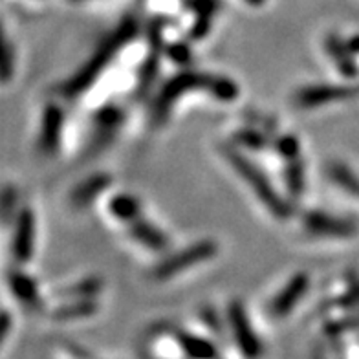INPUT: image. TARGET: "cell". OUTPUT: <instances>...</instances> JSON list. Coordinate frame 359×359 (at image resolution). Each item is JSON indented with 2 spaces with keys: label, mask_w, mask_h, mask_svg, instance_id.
<instances>
[{
  "label": "cell",
  "mask_w": 359,
  "mask_h": 359,
  "mask_svg": "<svg viewBox=\"0 0 359 359\" xmlns=\"http://www.w3.org/2000/svg\"><path fill=\"white\" fill-rule=\"evenodd\" d=\"M211 22H213V15H196L194 24L189 28V39L191 41H200L209 34L211 29Z\"/></svg>",
  "instance_id": "28"
},
{
  "label": "cell",
  "mask_w": 359,
  "mask_h": 359,
  "mask_svg": "<svg viewBox=\"0 0 359 359\" xmlns=\"http://www.w3.org/2000/svg\"><path fill=\"white\" fill-rule=\"evenodd\" d=\"M328 178L350 196L359 198V176L348 165L341 161H332L328 165Z\"/></svg>",
  "instance_id": "20"
},
{
  "label": "cell",
  "mask_w": 359,
  "mask_h": 359,
  "mask_svg": "<svg viewBox=\"0 0 359 359\" xmlns=\"http://www.w3.org/2000/svg\"><path fill=\"white\" fill-rule=\"evenodd\" d=\"M196 90L208 92L213 100L220 101V103H233L241 94L238 85L229 77L184 68L172 77H169L158 90L156 97L152 100L151 114H149L152 127H161L165 123L175 104L185 94L196 92Z\"/></svg>",
  "instance_id": "1"
},
{
  "label": "cell",
  "mask_w": 359,
  "mask_h": 359,
  "mask_svg": "<svg viewBox=\"0 0 359 359\" xmlns=\"http://www.w3.org/2000/svg\"><path fill=\"white\" fill-rule=\"evenodd\" d=\"M15 52H13V46H11L10 39L6 37L4 39V61H2V79L4 83H10L11 76H13V70H15Z\"/></svg>",
  "instance_id": "29"
},
{
  "label": "cell",
  "mask_w": 359,
  "mask_h": 359,
  "mask_svg": "<svg viewBox=\"0 0 359 359\" xmlns=\"http://www.w3.org/2000/svg\"><path fill=\"white\" fill-rule=\"evenodd\" d=\"M303 226L310 235L325 236V238H350L358 233L354 222L346 218L332 217L330 213L319 209H312L303 215Z\"/></svg>",
  "instance_id": "8"
},
{
  "label": "cell",
  "mask_w": 359,
  "mask_h": 359,
  "mask_svg": "<svg viewBox=\"0 0 359 359\" xmlns=\"http://www.w3.org/2000/svg\"><path fill=\"white\" fill-rule=\"evenodd\" d=\"M112 185V176L107 172H95V175L88 176L83 182L72 189L70 193V203L77 209H85L95 202L97 196L104 193Z\"/></svg>",
  "instance_id": "14"
},
{
  "label": "cell",
  "mask_w": 359,
  "mask_h": 359,
  "mask_svg": "<svg viewBox=\"0 0 359 359\" xmlns=\"http://www.w3.org/2000/svg\"><path fill=\"white\" fill-rule=\"evenodd\" d=\"M128 235L133 236L137 244H142L143 248L154 253H165L169 250V236L161 231L160 227L149 220H143L142 217L128 224Z\"/></svg>",
  "instance_id": "16"
},
{
  "label": "cell",
  "mask_w": 359,
  "mask_h": 359,
  "mask_svg": "<svg viewBox=\"0 0 359 359\" xmlns=\"http://www.w3.org/2000/svg\"><path fill=\"white\" fill-rule=\"evenodd\" d=\"M62 130H65V110L57 103H48L41 118L39 130V147L48 156L55 154L61 149Z\"/></svg>",
  "instance_id": "10"
},
{
  "label": "cell",
  "mask_w": 359,
  "mask_h": 359,
  "mask_svg": "<svg viewBox=\"0 0 359 359\" xmlns=\"http://www.w3.org/2000/svg\"><path fill=\"white\" fill-rule=\"evenodd\" d=\"M125 119V112L121 107L114 103H107L101 107L94 116V125H95V134H94V147L101 149L103 145L110 143L116 133L119 130L121 123Z\"/></svg>",
  "instance_id": "12"
},
{
  "label": "cell",
  "mask_w": 359,
  "mask_h": 359,
  "mask_svg": "<svg viewBox=\"0 0 359 359\" xmlns=\"http://www.w3.org/2000/svg\"><path fill=\"white\" fill-rule=\"evenodd\" d=\"M15 319L10 313V310H4L2 312V319H0V332H2V345H6V341L10 337V334L13 332Z\"/></svg>",
  "instance_id": "31"
},
{
  "label": "cell",
  "mask_w": 359,
  "mask_h": 359,
  "mask_svg": "<svg viewBox=\"0 0 359 359\" xmlns=\"http://www.w3.org/2000/svg\"><path fill=\"white\" fill-rule=\"evenodd\" d=\"M165 53L170 61L178 65V67H187L189 61L193 59V52L187 43H172L169 46H165Z\"/></svg>",
  "instance_id": "25"
},
{
  "label": "cell",
  "mask_w": 359,
  "mask_h": 359,
  "mask_svg": "<svg viewBox=\"0 0 359 359\" xmlns=\"http://www.w3.org/2000/svg\"><path fill=\"white\" fill-rule=\"evenodd\" d=\"M158 72H160V52H152L151 50V55L145 57V61L140 68V74H137L136 95L140 100L151 92L152 85L158 79Z\"/></svg>",
  "instance_id": "21"
},
{
  "label": "cell",
  "mask_w": 359,
  "mask_h": 359,
  "mask_svg": "<svg viewBox=\"0 0 359 359\" xmlns=\"http://www.w3.org/2000/svg\"><path fill=\"white\" fill-rule=\"evenodd\" d=\"M346 43H348V48L355 55H359V34L358 35H352L350 39H346Z\"/></svg>",
  "instance_id": "33"
},
{
  "label": "cell",
  "mask_w": 359,
  "mask_h": 359,
  "mask_svg": "<svg viewBox=\"0 0 359 359\" xmlns=\"http://www.w3.org/2000/svg\"><path fill=\"white\" fill-rule=\"evenodd\" d=\"M176 336H178L185 355L189 359H224L220 346L205 334L176 328Z\"/></svg>",
  "instance_id": "13"
},
{
  "label": "cell",
  "mask_w": 359,
  "mask_h": 359,
  "mask_svg": "<svg viewBox=\"0 0 359 359\" xmlns=\"http://www.w3.org/2000/svg\"><path fill=\"white\" fill-rule=\"evenodd\" d=\"M101 290H103V280L100 277H86V279L70 284L67 288L57 290L55 295L61 301H67V299H97Z\"/></svg>",
  "instance_id": "19"
},
{
  "label": "cell",
  "mask_w": 359,
  "mask_h": 359,
  "mask_svg": "<svg viewBox=\"0 0 359 359\" xmlns=\"http://www.w3.org/2000/svg\"><path fill=\"white\" fill-rule=\"evenodd\" d=\"M355 95H359V86L323 83V85H308L299 88L295 94V103L301 109H317L330 103L354 100Z\"/></svg>",
  "instance_id": "7"
},
{
  "label": "cell",
  "mask_w": 359,
  "mask_h": 359,
  "mask_svg": "<svg viewBox=\"0 0 359 359\" xmlns=\"http://www.w3.org/2000/svg\"><path fill=\"white\" fill-rule=\"evenodd\" d=\"M244 2H248L250 6H255V8H260V6L266 4V0H244Z\"/></svg>",
  "instance_id": "35"
},
{
  "label": "cell",
  "mask_w": 359,
  "mask_h": 359,
  "mask_svg": "<svg viewBox=\"0 0 359 359\" xmlns=\"http://www.w3.org/2000/svg\"><path fill=\"white\" fill-rule=\"evenodd\" d=\"M310 288V275L304 271L292 275L283 290L277 292L268 303V316L275 321H283L299 306Z\"/></svg>",
  "instance_id": "6"
},
{
  "label": "cell",
  "mask_w": 359,
  "mask_h": 359,
  "mask_svg": "<svg viewBox=\"0 0 359 359\" xmlns=\"http://www.w3.org/2000/svg\"><path fill=\"white\" fill-rule=\"evenodd\" d=\"M310 359H328V355H326L325 348H321V346H316V350L312 352V358Z\"/></svg>",
  "instance_id": "34"
},
{
  "label": "cell",
  "mask_w": 359,
  "mask_h": 359,
  "mask_svg": "<svg viewBox=\"0 0 359 359\" xmlns=\"http://www.w3.org/2000/svg\"><path fill=\"white\" fill-rule=\"evenodd\" d=\"M100 312V303L97 299H67L61 304L52 310V319L59 323L81 321V319H90Z\"/></svg>",
  "instance_id": "17"
},
{
  "label": "cell",
  "mask_w": 359,
  "mask_h": 359,
  "mask_svg": "<svg viewBox=\"0 0 359 359\" xmlns=\"http://www.w3.org/2000/svg\"><path fill=\"white\" fill-rule=\"evenodd\" d=\"M345 283H346V290L352 293V297H354L359 304V273L358 271H352V269H350V271H346Z\"/></svg>",
  "instance_id": "32"
},
{
  "label": "cell",
  "mask_w": 359,
  "mask_h": 359,
  "mask_svg": "<svg viewBox=\"0 0 359 359\" xmlns=\"http://www.w3.org/2000/svg\"><path fill=\"white\" fill-rule=\"evenodd\" d=\"M15 208H17V189L13 185H6L2 191V215H4V224H10V218L15 220Z\"/></svg>",
  "instance_id": "27"
},
{
  "label": "cell",
  "mask_w": 359,
  "mask_h": 359,
  "mask_svg": "<svg viewBox=\"0 0 359 359\" xmlns=\"http://www.w3.org/2000/svg\"><path fill=\"white\" fill-rule=\"evenodd\" d=\"M35 251V215L32 208H22L13 220L11 253L19 264H28Z\"/></svg>",
  "instance_id": "9"
},
{
  "label": "cell",
  "mask_w": 359,
  "mask_h": 359,
  "mask_svg": "<svg viewBox=\"0 0 359 359\" xmlns=\"http://www.w3.org/2000/svg\"><path fill=\"white\" fill-rule=\"evenodd\" d=\"M227 336L231 339L233 348L241 359H262L266 346L251 323L246 306L242 301H231L226 310Z\"/></svg>",
  "instance_id": "4"
},
{
  "label": "cell",
  "mask_w": 359,
  "mask_h": 359,
  "mask_svg": "<svg viewBox=\"0 0 359 359\" xmlns=\"http://www.w3.org/2000/svg\"><path fill=\"white\" fill-rule=\"evenodd\" d=\"M184 6L196 15H217L220 10V0H184Z\"/></svg>",
  "instance_id": "26"
},
{
  "label": "cell",
  "mask_w": 359,
  "mask_h": 359,
  "mask_svg": "<svg viewBox=\"0 0 359 359\" xmlns=\"http://www.w3.org/2000/svg\"><path fill=\"white\" fill-rule=\"evenodd\" d=\"M8 286H10L13 297L22 306L29 308L32 312H43L44 301L39 292L37 280L32 275L24 273L22 269H10L8 271Z\"/></svg>",
  "instance_id": "11"
},
{
  "label": "cell",
  "mask_w": 359,
  "mask_h": 359,
  "mask_svg": "<svg viewBox=\"0 0 359 359\" xmlns=\"http://www.w3.org/2000/svg\"><path fill=\"white\" fill-rule=\"evenodd\" d=\"M52 359H95V358L90 354V352H86V350L79 348V346L65 345L61 346V350H59Z\"/></svg>",
  "instance_id": "30"
},
{
  "label": "cell",
  "mask_w": 359,
  "mask_h": 359,
  "mask_svg": "<svg viewBox=\"0 0 359 359\" xmlns=\"http://www.w3.org/2000/svg\"><path fill=\"white\" fill-rule=\"evenodd\" d=\"M217 253V242L209 241V238H203V241L194 242L191 246L184 248V250L176 251L172 255L160 260V262L152 268V277L156 280H169L172 279V277H176V275L182 273V271H185V269L208 262V260L213 259Z\"/></svg>",
  "instance_id": "5"
},
{
  "label": "cell",
  "mask_w": 359,
  "mask_h": 359,
  "mask_svg": "<svg viewBox=\"0 0 359 359\" xmlns=\"http://www.w3.org/2000/svg\"><path fill=\"white\" fill-rule=\"evenodd\" d=\"M284 184L292 198H299L304 193V184H306V175H304V163L301 158L288 160L284 165Z\"/></svg>",
  "instance_id": "22"
},
{
  "label": "cell",
  "mask_w": 359,
  "mask_h": 359,
  "mask_svg": "<svg viewBox=\"0 0 359 359\" xmlns=\"http://www.w3.org/2000/svg\"><path fill=\"white\" fill-rule=\"evenodd\" d=\"M140 34V24L136 17H127L121 20L118 28L114 29L112 34L104 37L103 43L97 46L94 55L90 57L88 61L79 68L72 77H68L61 85L59 92L65 100H77L83 95L86 90H90L95 85V81L100 79L107 68L114 62V59L119 55L127 44H130Z\"/></svg>",
  "instance_id": "2"
},
{
  "label": "cell",
  "mask_w": 359,
  "mask_h": 359,
  "mask_svg": "<svg viewBox=\"0 0 359 359\" xmlns=\"http://www.w3.org/2000/svg\"><path fill=\"white\" fill-rule=\"evenodd\" d=\"M220 154L224 156V160L229 163L236 175L241 176L244 182L248 184L253 194H255L259 202L264 205L269 211V215L277 220H288L293 215V205L290 200H286L279 191L275 189L271 180L268 178L264 170L257 165L255 161L250 160V158L244 154L242 151H238L236 147L227 145L222 143L220 145Z\"/></svg>",
  "instance_id": "3"
},
{
  "label": "cell",
  "mask_w": 359,
  "mask_h": 359,
  "mask_svg": "<svg viewBox=\"0 0 359 359\" xmlns=\"http://www.w3.org/2000/svg\"><path fill=\"white\" fill-rule=\"evenodd\" d=\"M109 211L119 222L130 224L137 220L140 215H142V203L134 194L119 193L112 196V200L109 202Z\"/></svg>",
  "instance_id": "18"
},
{
  "label": "cell",
  "mask_w": 359,
  "mask_h": 359,
  "mask_svg": "<svg viewBox=\"0 0 359 359\" xmlns=\"http://www.w3.org/2000/svg\"><path fill=\"white\" fill-rule=\"evenodd\" d=\"M325 46L328 57L332 59V62L336 65V70L339 72L341 76L345 79H352L359 74L358 61H355V53L348 48V43L343 41L339 35L330 34L325 39Z\"/></svg>",
  "instance_id": "15"
},
{
  "label": "cell",
  "mask_w": 359,
  "mask_h": 359,
  "mask_svg": "<svg viewBox=\"0 0 359 359\" xmlns=\"http://www.w3.org/2000/svg\"><path fill=\"white\" fill-rule=\"evenodd\" d=\"M233 137H235V145H242L244 149H250V151H264L266 147H269L266 134H262L257 128H242V130L235 133Z\"/></svg>",
  "instance_id": "23"
},
{
  "label": "cell",
  "mask_w": 359,
  "mask_h": 359,
  "mask_svg": "<svg viewBox=\"0 0 359 359\" xmlns=\"http://www.w3.org/2000/svg\"><path fill=\"white\" fill-rule=\"evenodd\" d=\"M273 147L275 151L279 152L286 161L301 156V143H299V140L293 134H280V136H277Z\"/></svg>",
  "instance_id": "24"
}]
</instances>
